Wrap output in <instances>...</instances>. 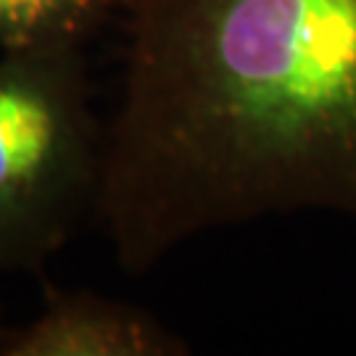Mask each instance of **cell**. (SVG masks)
I'll return each mask as SVG.
<instances>
[{"instance_id": "7a4b0ae2", "label": "cell", "mask_w": 356, "mask_h": 356, "mask_svg": "<svg viewBox=\"0 0 356 356\" xmlns=\"http://www.w3.org/2000/svg\"><path fill=\"white\" fill-rule=\"evenodd\" d=\"M103 129L85 48L0 53V272H42L95 216Z\"/></svg>"}, {"instance_id": "6da1fadb", "label": "cell", "mask_w": 356, "mask_h": 356, "mask_svg": "<svg viewBox=\"0 0 356 356\" xmlns=\"http://www.w3.org/2000/svg\"><path fill=\"white\" fill-rule=\"evenodd\" d=\"M95 216L151 272L209 229L356 219V0H129Z\"/></svg>"}, {"instance_id": "5b68a950", "label": "cell", "mask_w": 356, "mask_h": 356, "mask_svg": "<svg viewBox=\"0 0 356 356\" xmlns=\"http://www.w3.org/2000/svg\"><path fill=\"white\" fill-rule=\"evenodd\" d=\"M0 325H3V317H0Z\"/></svg>"}, {"instance_id": "3957f363", "label": "cell", "mask_w": 356, "mask_h": 356, "mask_svg": "<svg viewBox=\"0 0 356 356\" xmlns=\"http://www.w3.org/2000/svg\"><path fill=\"white\" fill-rule=\"evenodd\" d=\"M191 346L140 306L45 285L38 314L3 322L0 356H185Z\"/></svg>"}, {"instance_id": "277c9868", "label": "cell", "mask_w": 356, "mask_h": 356, "mask_svg": "<svg viewBox=\"0 0 356 356\" xmlns=\"http://www.w3.org/2000/svg\"><path fill=\"white\" fill-rule=\"evenodd\" d=\"M129 0H0V53L85 48Z\"/></svg>"}]
</instances>
